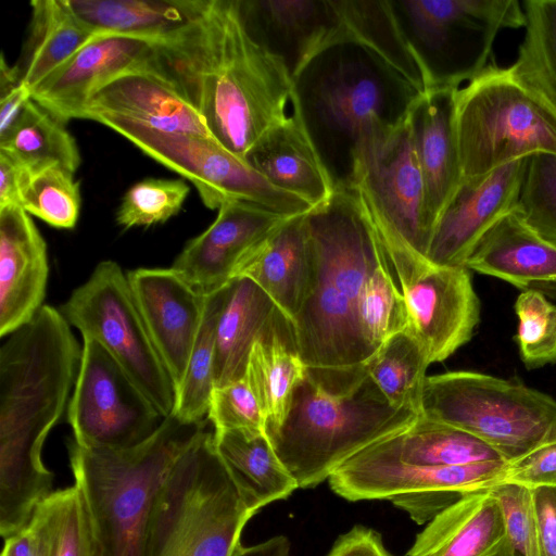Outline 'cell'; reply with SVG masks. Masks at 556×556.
I'll list each match as a JSON object with an SVG mask.
<instances>
[{
    "label": "cell",
    "instance_id": "obj_7",
    "mask_svg": "<svg viewBox=\"0 0 556 556\" xmlns=\"http://www.w3.org/2000/svg\"><path fill=\"white\" fill-rule=\"evenodd\" d=\"M255 514L244 504L207 428L179 457L154 504L149 556H233Z\"/></svg>",
    "mask_w": 556,
    "mask_h": 556
},
{
    "label": "cell",
    "instance_id": "obj_32",
    "mask_svg": "<svg viewBox=\"0 0 556 556\" xmlns=\"http://www.w3.org/2000/svg\"><path fill=\"white\" fill-rule=\"evenodd\" d=\"M214 441L244 504L254 514L299 489L265 433L226 431L214 433Z\"/></svg>",
    "mask_w": 556,
    "mask_h": 556
},
{
    "label": "cell",
    "instance_id": "obj_40",
    "mask_svg": "<svg viewBox=\"0 0 556 556\" xmlns=\"http://www.w3.org/2000/svg\"><path fill=\"white\" fill-rule=\"evenodd\" d=\"M51 532V556H102L91 511L77 483L52 492L42 503Z\"/></svg>",
    "mask_w": 556,
    "mask_h": 556
},
{
    "label": "cell",
    "instance_id": "obj_15",
    "mask_svg": "<svg viewBox=\"0 0 556 556\" xmlns=\"http://www.w3.org/2000/svg\"><path fill=\"white\" fill-rule=\"evenodd\" d=\"M400 289L406 329L430 365L445 361L471 339L480 321V301L466 266L431 264Z\"/></svg>",
    "mask_w": 556,
    "mask_h": 556
},
{
    "label": "cell",
    "instance_id": "obj_18",
    "mask_svg": "<svg viewBox=\"0 0 556 556\" xmlns=\"http://www.w3.org/2000/svg\"><path fill=\"white\" fill-rule=\"evenodd\" d=\"M127 278L176 392L202 324L206 294L194 289L172 267L137 268L128 271Z\"/></svg>",
    "mask_w": 556,
    "mask_h": 556
},
{
    "label": "cell",
    "instance_id": "obj_43",
    "mask_svg": "<svg viewBox=\"0 0 556 556\" xmlns=\"http://www.w3.org/2000/svg\"><path fill=\"white\" fill-rule=\"evenodd\" d=\"M517 210L536 235L556 247V155L527 157Z\"/></svg>",
    "mask_w": 556,
    "mask_h": 556
},
{
    "label": "cell",
    "instance_id": "obj_26",
    "mask_svg": "<svg viewBox=\"0 0 556 556\" xmlns=\"http://www.w3.org/2000/svg\"><path fill=\"white\" fill-rule=\"evenodd\" d=\"M407 556H518L489 490L463 494L416 536Z\"/></svg>",
    "mask_w": 556,
    "mask_h": 556
},
{
    "label": "cell",
    "instance_id": "obj_35",
    "mask_svg": "<svg viewBox=\"0 0 556 556\" xmlns=\"http://www.w3.org/2000/svg\"><path fill=\"white\" fill-rule=\"evenodd\" d=\"M0 149L30 174L53 166L75 173L80 165L78 146L65 123L31 98Z\"/></svg>",
    "mask_w": 556,
    "mask_h": 556
},
{
    "label": "cell",
    "instance_id": "obj_6",
    "mask_svg": "<svg viewBox=\"0 0 556 556\" xmlns=\"http://www.w3.org/2000/svg\"><path fill=\"white\" fill-rule=\"evenodd\" d=\"M348 185L371 223L400 287L431 263L425 185L410 111L365 129L354 139Z\"/></svg>",
    "mask_w": 556,
    "mask_h": 556
},
{
    "label": "cell",
    "instance_id": "obj_42",
    "mask_svg": "<svg viewBox=\"0 0 556 556\" xmlns=\"http://www.w3.org/2000/svg\"><path fill=\"white\" fill-rule=\"evenodd\" d=\"M518 327L515 341L528 369L556 364V305L536 291H522L516 299Z\"/></svg>",
    "mask_w": 556,
    "mask_h": 556
},
{
    "label": "cell",
    "instance_id": "obj_23",
    "mask_svg": "<svg viewBox=\"0 0 556 556\" xmlns=\"http://www.w3.org/2000/svg\"><path fill=\"white\" fill-rule=\"evenodd\" d=\"M115 115L152 129L213 138L204 121L179 89L159 70L122 74L87 101L80 118Z\"/></svg>",
    "mask_w": 556,
    "mask_h": 556
},
{
    "label": "cell",
    "instance_id": "obj_54",
    "mask_svg": "<svg viewBox=\"0 0 556 556\" xmlns=\"http://www.w3.org/2000/svg\"><path fill=\"white\" fill-rule=\"evenodd\" d=\"M291 543L285 535H276L252 546H241L233 556H289Z\"/></svg>",
    "mask_w": 556,
    "mask_h": 556
},
{
    "label": "cell",
    "instance_id": "obj_16",
    "mask_svg": "<svg viewBox=\"0 0 556 556\" xmlns=\"http://www.w3.org/2000/svg\"><path fill=\"white\" fill-rule=\"evenodd\" d=\"M527 157L482 176L463 179L431 237L427 260L437 266H465L483 236L517 207Z\"/></svg>",
    "mask_w": 556,
    "mask_h": 556
},
{
    "label": "cell",
    "instance_id": "obj_50",
    "mask_svg": "<svg viewBox=\"0 0 556 556\" xmlns=\"http://www.w3.org/2000/svg\"><path fill=\"white\" fill-rule=\"evenodd\" d=\"M532 492L541 556H556V486Z\"/></svg>",
    "mask_w": 556,
    "mask_h": 556
},
{
    "label": "cell",
    "instance_id": "obj_39",
    "mask_svg": "<svg viewBox=\"0 0 556 556\" xmlns=\"http://www.w3.org/2000/svg\"><path fill=\"white\" fill-rule=\"evenodd\" d=\"M393 274L386 254L370 271L362 290L358 325L372 354L389 337L407 327L403 294Z\"/></svg>",
    "mask_w": 556,
    "mask_h": 556
},
{
    "label": "cell",
    "instance_id": "obj_13",
    "mask_svg": "<svg viewBox=\"0 0 556 556\" xmlns=\"http://www.w3.org/2000/svg\"><path fill=\"white\" fill-rule=\"evenodd\" d=\"M67 419L77 444L121 450L144 442L165 418L109 351L86 337Z\"/></svg>",
    "mask_w": 556,
    "mask_h": 556
},
{
    "label": "cell",
    "instance_id": "obj_2",
    "mask_svg": "<svg viewBox=\"0 0 556 556\" xmlns=\"http://www.w3.org/2000/svg\"><path fill=\"white\" fill-rule=\"evenodd\" d=\"M81 358L60 309L43 305L0 349V533L24 528L53 491L41 457L71 400Z\"/></svg>",
    "mask_w": 556,
    "mask_h": 556
},
{
    "label": "cell",
    "instance_id": "obj_4",
    "mask_svg": "<svg viewBox=\"0 0 556 556\" xmlns=\"http://www.w3.org/2000/svg\"><path fill=\"white\" fill-rule=\"evenodd\" d=\"M418 417L416 409L392 406L364 365L307 367L285 421L268 440L299 489H309Z\"/></svg>",
    "mask_w": 556,
    "mask_h": 556
},
{
    "label": "cell",
    "instance_id": "obj_51",
    "mask_svg": "<svg viewBox=\"0 0 556 556\" xmlns=\"http://www.w3.org/2000/svg\"><path fill=\"white\" fill-rule=\"evenodd\" d=\"M462 495L457 492H421L396 496L391 501L417 523H424L429 522Z\"/></svg>",
    "mask_w": 556,
    "mask_h": 556
},
{
    "label": "cell",
    "instance_id": "obj_22",
    "mask_svg": "<svg viewBox=\"0 0 556 556\" xmlns=\"http://www.w3.org/2000/svg\"><path fill=\"white\" fill-rule=\"evenodd\" d=\"M455 88L428 87L407 103L425 185V213L431 233L463 181L455 127ZM431 241V240H430Z\"/></svg>",
    "mask_w": 556,
    "mask_h": 556
},
{
    "label": "cell",
    "instance_id": "obj_29",
    "mask_svg": "<svg viewBox=\"0 0 556 556\" xmlns=\"http://www.w3.org/2000/svg\"><path fill=\"white\" fill-rule=\"evenodd\" d=\"M352 458L416 467L504 460L495 450L472 434L420 415L406 429L374 443Z\"/></svg>",
    "mask_w": 556,
    "mask_h": 556
},
{
    "label": "cell",
    "instance_id": "obj_44",
    "mask_svg": "<svg viewBox=\"0 0 556 556\" xmlns=\"http://www.w3.org/2000/svg\"><path fill=\"white\" fill-rule=\"evenodd\" d=\"M189 191V186L181 179L140 180L124 194L116 222L124 228L164 223L181 210Z\"/></svg>",
    "mask_w": 556,
    "mask_h": 556
},
{
    "label": "cell",
    "instance_id": "obj_45",
    "mask_svg": "<svg viewBox=\"0 0 556 556\" xmlns=\"http://www.w3.org/2000/svg\"><path fill=\"white\" fill-rule=\"evenodd\" d=\"M206 419L213 425L214 433H265L260 403L245 377L213 390Z\"/></svg>",
    "mask_w": 556,
    "mask_h": 556
},
{
    "label": "cell",
    "instance_id": "obj_34",
    "mask_svg": "<svg viewBox=\"0 0 556 556\" xmlns=\"http://www.w3.org/2000/svg\"><path fill=\"white\" fill-rule=\"evenodd\" d=\"M318 102L326 118L353 139L384 115L386 93L379 78L361 63L341 64L320 84Z\"/></svg>",
    "mask_w": 556,
    "mask_h": 556
},
{
    "label": "cell",
    "instance_id": "obj_49",
    "mask_svg": "<svg viewBox=\"0 0 556 556\" xmlns=\"http://www.w3.org/2000/svg\"><path fill=\"white\" fill-rule=\"evenodd\" d=\"M1 556H51L50 527L40 505L24 528L4 539Z\"/></svg>",
    "mask_w": 556,
    "mask_h": 556
},
{
    "label": "cell",
    "instance_id": "obj_19",
    "mask_svg": "<svg viewBox=\"0 0 556 556\" xmlns=\"http://www.w3.org/2000/svg\"><path fill=\"white\" fill-rule=\"evenodd\" d=\"M505 460L456 466L416 467L350 458L328 479L331 490L348 501L392 500L421 492L469 493L501 483Z\"/></svg>",
    "mask_w": 556,
    "mask_h": 556
},
{
    "label": "cell",
    "instance_id": "obj_14",
    "mask_svg": "<svg viewBox=\"0 0 556 556\" xmlns=\"http://www.w3.org/2000/svg\"><path fill=\"white\" fill-rule=\"evenodd\" d=\"M341 43L368 49L416 92L433 85L424 54L404 36L388 1H326L323 22L302 48L296 71L302 73L320 53Z\"/></svg>",
    "mask_w": 556,
    "mask_h": 556
},
{
    "label": "cell",
    "instance_id": "obj_37",
    "mask_svg": "<svg viewBox=\"0 0 556 556\" xmlns=\"http://www.w3.org/2000/svg\"><path fill=\"white\" fill-rule=\"evenodd\" d=\"M429 365L419 342L407 329L389 337L364 364L368 376L392 406L418 413Z\"/></svg>",
    "mask_w": 556,
    "mask_h": 556
},
{
    "label": "cell",
    "instance_id": "obj_20",
    "mask_svg": "<svg viewBox=\"0 0 556 556\" xmlns=\"http://www.w3.org/2000/svg\"><path fill=\"white\" fill-rule=\"evenodd\" d=\"M286 219L245 202H226L208 228L188 241L172 268L208 294L229 283L242 257Z\"/></svg>",
    "mask_w": 556,
    "mask_h": 556
},
{
    "label": "cell",
    "instance_id": "obj_27",
    "mask_svg": "<svg viewBox=\"0 0 556 556\" xmlns=\"http://www.w3.org/2000/svg\"><path fill=\"white\" fill-rule=\"evenodd\" d=\"M465 266L523 291L556 298V247L529 228L517 207L483 236Z\"/></svg>",
    "mask_w": 556,
    "mask_h": 556
},
{
    "label": "cell",
    "instance_id": "obj_3",
    "mask_svg": "<svg viewBox=\"0 0 556 556\" xmlns=\"http://www.w3.org/2000/svg\"><path fill=\"white\" fill-rule=\"evenodd\" d=\"M313 253L311 292L292 321L306 367L346 368L372 355L358 325L364 283L386 252L348 184L306 214Z\"/></svg>",
    "mask_w": 556,
    "mask_h": 556
},
{
    "label": "cell",
    "instance_id": "obj_53",
    "mask_svg": "<svg viewBox=\"0 0 556 556\" xmlns=\"http://www.w3.org/2000/svg\"><path fill=\"white\" fill-rule=\"evenodd\" d=\"M29 174L11 154L0 149V208L21 205V191Z\"/></svg>",
    "mask_w": 556,
    "mask_h": 556
},
{
    "label": "cell",
    "instance_id": "obj_31",
    "mask_svg": "<svg viewBox=\"0 0 556 556\" xmlns=\"http://www.w3.org/2000/svg\"><path fill=\"white\" fill-rule=\"evenodd\" d=\"M75 18L94 35L161 41L192 20L198 0H63Z\"/></svg>",
    "mask_w": 556,
    "mask_h": 556
},
{
    "label": "cell",
    "instance_id": "obj_46",
    "mask_svg": "<svg viewBox=\"0 0 556 556\" xmlns=\"http://www.w3.org/2000/svg\"><path fill=\"white\" fill-rule=\"evenodd\" d=\"M496 500L511 544L520 556H541L532 489L500 483L490 489Z\"/></svg>",
    "mask_w": 556,
    "mask_h": 556
},
{
    "label": "cell",
    "instance_id": "obj_9",
    "mask_svg": "<svg viewBox=\"0 0 556 556\" xmlns=\"http://www.w3.org/2000/svg\"><path fill=\"white\" fill-rule=\"evenodd\" d=\"M419 415L472 434L506 462L556 438V400L523 383L483 372L427 376Z\"/></svg>",
    "mask_w": 556,
    "mask_h": 556
},
{
    "label": "cell",
    "instance_id": "obj_21",
    "mask_svg": "<svg viewBox=\"0 0 556 556\" xmlns=\"http://www.w3.org/2000/svg\"><path fill=\"white\" fill-rule=\"evenodd\" d=\"M49 275L47 244L18 204L0 208V336L28 324L43 306Z\"/></svg>",
    "mask_w": 556,
    "mask_h": 556
},
{
    "label": "cell",
    "instance_id": "obj_36",
    "mask_svg": "<svg viewBox=\"0 0 556 556\" xmlns=\"http://www.w3.org/2000/svg\"><path fill=\"white\" fill-rule=\"evenodd\" d=\"M525 36L513 75L556 111V0H526Z\"/></svg>",
    "mask_w": 556,
    "mask_h": 556
},
{
    "label": "cell",
    "instance_id": "obj_12",
    "mask_svg": "<svg viewBox=\"0 0 556 556\" xmlns=\"http://www.w3.org/2000/svg\"><path fill=\"white\" fill-rule=\"evenodd\" d=\"M418 41L430 52L433 86L458 88L492 63L498 33L526 26L518 0L401 2Z\"/></svg>",
    "mask_w": 556,
    "mask_h": 556
},
{
    "label": "cell",
    "instance_id": "obj_41",
    "mask_svg": "<svg viewBox=\"0 0 556 556\" xmlns=\"http://www.w3.org/2000/svg\"><path fill=\"white\" fill-rule=\"evenodd\" d=\"M21 206L52 227L71 229L80 211L79 182L74 173L53 166L29 174L20 198Z\"/></svg>",
    "mask_w": 556,
    "mask_h": 556
},
{
    "label": "cell",
    "instance_id": "obj_28",
    "mask_svg": "<svg viewBox=\"0 0 556 556\" xmlns=\"http://www.w3.org/2000/svg\"><path fill=\"white\" fill-rule=\"evenodd\" d=\"M306 368L293 324L276 307L252 346L244 376L260 403L267 438L285 421Z\"/></svg>",
    "mask_w": 556,
    "mask_h": 556
},
{
    "label": "cell",
    "instance_id": "obj_52",
    "mask_svg": "<svg viewBox=\"0 0 556 556\" xmlns=\"http://www.w3.org/2000/svg\"><path fill=\"white\" fill-rule=\"evenodd\" d=\"M328 556H392L380 533L357 525L337 539Z\"/></svg>",
    "mask_w": 556,
    "mask_h": 556
},
{
    "label": "cell",
    "instance_id": "obj_47",
    "mask_svg": "<svg viewBox=\"0 0 556 556\" xmlns=\"http://www.w3.org/2000/svg\"><path fill=\"white\" fill-rule=\"evenodd\" d=\"M252 4L275 29L296 38V52L317 28L325 12V1L270 0Z\"/></svg>",
    "mask_w": 556,
    "mask_h": 556
},
{
    "label": "cell",
    "instance_id": "obj_5",
    "mask_svg": "<svg viewBox=\"0 0 556 556\" xmlns=\"http://www.w3.org/2000/svg\"><path fill=\"white\" fill-rule=\"evenodd\" d=\"M206 428V419L186 422L170 415L132 447H85L72 442V471L88 502L102 556H149L157 495L179 457Z\"/></svg>",
    "mask_w": 556,
    "mask_h": 556
},
{
    "label": "cell",
    "instance_id": "obj_11",
    "mask_svg": "<svg viewBox=\"0 0 556 556\" xmlns=\"http://www.w3.org/2000/svg\"><path fill=\"white\" fill-rule=\"evenodd\" d=\"M60 312L83 338H93L109 351L164 418L173 414L174 384L142 319L127 274L116 262L99 263Z\"/></svg>",
    "mask_w": 556,
    "mask_h": 556
},
{
    "label": "cell",
    "instance_id": "obj_8",
    "mask_svg": "<svg viewBox=\"0 0 556 556\" xmlns=\"http://www.w3.org/2000/svg\"><path fill=\"white\" fill-rule=\"evenodd\" d=\"M455 127L463 179L535 153L556 155V111L492 62L455 88Z\"/></svg>",
    "mask_w": 556,
    "mask_h": 556
},
{
    "label": "cell",
    "instance_id": "obj_10",
    "mask_svg": "<svg viewBox=\"0 0 556 556\" xmlns=\"http://www.w3.org/2000/svg\"><path fill=\"white\" fill-rule=\"evenodd\" d=\"M92 121L122 135L148 156L189 179L203 204L211 210L240 201L282 218H292L315 208L274 186L213 138L160 131L115 115H100Z\"/></svg>",
    "mask_w": 556,
    "mask_h": 556
},
{
    "label": "cell",
    "instance_id": "obj_25",
    "mask_svg": "<svg viewBox=\"0 0 556 556\" xmlns=\"http://www.w3.org/2000/svg\"><path fill=\"white\" fill-rule=\"evenodd\" d=\"M245 161L277 188L314 207L325 204L336 185L312 140L299 94L287 118L270 130Z\"/></svg>",
    "mask_w": 556,
    "mask_h": 556
},
{
    "label": "cell",
    "instance_id": "obj_24",
    "mask_svg": "<svg viewBox=\"0 0 556 556\" xmlns=\"http://www.w3.org/2000/svg\"><path fill=\"white\" fill-rule=\"evenodd\" d=\"M305 216L283 220L242 257L232 275L255 282L291 321L302 309L314 276Z\"/></svg>",
    "mask_w": 556,
    "mask_h": 556
},
{
    "label": "cell",
    "instance_id": "obj_30",
    "mask_svg": "<svg viewBox=\"0 0 556 556\" xmlns=\"http://www.w3.org/2000/svg\"><path fill=\"white\" fill-rule=\"evenodd\" d=\"M276 307L252 280L229 281L216 323L215 388L244 378L252 346Z\"/></svg>",
    "mask_w": 556,
    "mask_h": 556
},
{
    "label": "cell",
    "instance_id": "obj_17",
    "mask_svg": "<svg viewBox=\"0 0 556 556\" xmlns=\"http://www.w3.org/2000/svg\"><path fill=\"white\" fill-rule=\"evenodd\" d=\"M159 70L156 41L99 35L30 91V98L66 123L81 112L99 88L134 71Z\"/></svg>",
    "mask_w": 556,
    "mask_h": 556
},
{
    "label": "cell",
    "instance_id": "obj_48",
    "mask_svg": "<svg viewBox=\"0 0 556 556\" xmlns=\"http://www.w3.org/2000/svg\"><path fill=\"white\" fill-rule=\"evenodd\" d=\"M501 483H515L530 489L556 486V438L506 462Z\"/></svg>",
    "mask_w": 556,
    "mask_h": 556
},
{
    "label": "cell",
    "instance_id": "obj_38",
    "mask_svg": "<svg viewBox=\"0 0 556 556\" xmlns=\"http://www.w3.org/2000/svg\"><path fill=\"white\" fill-rule=\"evenodd\" d=\"M227 286L206 294L202 324L189 357L185 376L175 395L173 414L186 422L207 418L215 389V331Z\"/></svg>",
    "mask_w": 556,
    "mask_h": 556
},
{
    "label": "cell",
    "instance_id": "obj_33",
    "mask_svg": "<svg viewBox=\"0 0 556 556\" xmlns=\"http://www.w3.org/2000/svg\"><path fill=\"white\" fill-rule=\"evenodd\" d=\"M28 37L14 65L20 84L30 91L99 35L84 27L63 0H33Z\"/></svg>",
    "mask_w": 556,
    "mask_h": 556
},
{
    "label": "cell",
    "instance_id": "obj_1",
    "mask_svg": "<svg viewBox=\"0 0 556 556\" xmlns=\"http://www.w3.org/2000/svg\"><path fill=\"white\" fill-rule=\"evenodd\" d=\"M156 48L160 72L213 139L244 161L298 96L285 58L249 31L241 1L198 0L190 23Z\"/></svg>",
    "mask_w": 556,
    "mask_h": 556
}]
</instances>
